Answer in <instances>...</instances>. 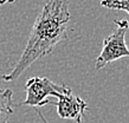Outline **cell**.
Instances as JSON below:
<instances>
[{"instance_id": "1", "label": "cell", "mask_w": 129, "mask_h": 123, "mask_svg": "<svg viewBox=\"0 0 129 123\" xmlns=\"http://www.w3.org/2000/svg\"><path fill=\"white\" fill-rule=\"evenodd\" d=\"M69 0H47L30 32L24 52L10 73L3 76L5 82L18 79L36 60L53 51L68 38L67 25L70 20Z\"/></svg>"}, {"instance_id": "2", "label": "cell", "mask_w": 129, "mask_h": 123, "mask_svg": "<svg viewBox=\"0 0 129 123\" xmlns=\"http://www.w3.org/2000/svg\"><path fill=\"white\" fill-rule=\"evenodd\" d=\"M116 28L103 39L102 50L95 62V69L101 70L108 64L124 57H129V49L125 43V34L129 30L127 19L114 20Z\"/></svg>"}, {"instance_id": "3", "label": "cell", "mask_w": 129, "mask_h": 123, "mask_svg": "<svg viewBox=\"0 0 129 123\" xmlns=\"http://www.w3.org/2000/svg\"><path fill=\"white\" fill-rule=\"evenodd\" d=\"M26 98L21 105H30V107H42V103L49 96H55L56 94H68L71 92V89L64 84L53 83L46 77L35 76L27 79L25 84Z\"/></svg>"}, {"instance_id": "4", "label": "cell", "mask_w": 129, "mask_h": 123, "mask_svg": "<svg viewBox=\"0 0 129 123\" xmlns=\"http://www.w3.org/2000/svg\"><path fill=\"white\" fill-rule=\"evenodd\" d=\"M55 97H57L58 101H49L45 99L43 103V105H56L57 107V115L60 118L65 119H75L77 123H81L84 112L85 110H88V105L83 101L81 97L76 96L71 92L68 94H56Z\"/></svg>"}, {"instance_id": "5", "label": "cell", "mask_w": 129, "mask_h": 123, "mask_svg": "<svg viewBox=\"0 0 129 123\" xmlns=\"http://www.w3.org/2000/svg\"><path fill=\"white\" fill-rule=\"evenodd\" d=\"M13 91L10 89H0V123H10L13 115Z\"/></svg>"}, {"instance_id": "6", "label": "cell", "mask_w": 129, "mask_h": 123, "mask_svg": "<svg viewBox=\"0 0 129 123\" xmlns=\"http://www.w3.org/2000/svg\"><path fill=\"white\" fill-rule=\"evenodd\" d=\"M101 6L109 10L124 11L129 14V0H101Z\"/></svg>"}, {"instance_id": "7", "label": "cell", "mask_w": 129, "mask_h": 123, "mask_svg": "<svg viewBox=\"0 0 129 123\" xmlns=\"http://www.w3.org/2000/svg\"><path fill=\"white\" fill-rule=\"evenodd\" d=\"M36 111H37V114H38V116H39V118L42 119V121H43V123H47V121H46V119H45V118H44L43 114H42V112H40V111L38 110V109H37V110H36Z\"/></svg>"}, {"instance_id": "8", "label": "cell", "mask_w": 129, "mask_h": 123, "mask_svg": "<svg viewBox=\"0 0 129 123\" xmlns=\"http://www.w3.org/2000/svg\"><path fill=\"white\" fill-rule=\"evenodd\" d=\"M16 0H0V6L1 5H5V4H12V3H14Z\"/></svg>"}]
</instances>
